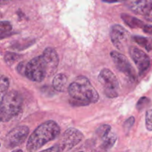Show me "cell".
Instances as JSON below:
<instances>
[{
	"label": "cell",
	"mask_w": 152,
	"mask_h": 152,
	"mask_svg": "<svg viewBox=\"0 0 152 152\" xmlns=\"http://www.w3.org/2000/svg\"><path fill=\"white\" fill-rule=\"evenodd\" d=\"M111 56L116 67L120 72L126 74L130 80H136V73L126 56L117 51H112Z\"/></svg>",
	"instance_id": "9"
},
{
	"label": "cell",
	"mask_w": 152,
	"mask_h": 152,
	"mask_svg": "<svg viewBox=\"0 0 152 152\" xmlns=\"http://www.w3.org/2000/svg\"><path fill=\"white\" fill-rule=\"evenodd\" d=\"M29 134V129L25 126H18L12 129L5 136L4 145L7 148H13L23 143Z\"/></svg>",
	"instance_id": "6"
},
{
	"label": "cell",
	"mask_w": 152,
	"mask_h": 152,
	"mask_svg": "<svg viewBox=\"0 0 152 152\" xmlns=\"http://www.w3.org/2000/svg\"><path fill=\"white\" fill-rule=\"evenodd\" d=\"M60 133L59 126L54 121H47L40 125L30 136L26 148L28 151H35L50 141L53 140Z\"/></svg>",
	"instance_id": "3"
},
{
	"label": "cell",
	"mask_w": 152,
	"mask_h": 152,
	"mask_svg": "<svg viewBox=\"0 0 152 152\" xmlns=\"http://www.w3.org/2000/svg\"><path fill=\"white\" fill-rule=\"evenodd\" d=\"M83 139V134L81 132L74 128H70L65 131L61 139L59 144V150L60 151H69L80 143Z\"/></svg>",
	"instance_id": "7"
},
{
	"label": "cell",
	"mask_w": 152,
	"mask_h": 152,
	"mask_svg": "<svg viewBox=\"0 0 152 152\" xmlns=\"http://www.w3.org/2000/svg\"><path fill=\"white\" fill-rule=\"evenodd\" d=\"M22 97L17 91H12L1 99L0 116L1 122H7L22 111Z\"/></svg>",
	"instance_id": "4"
},
{
	"label": "cell",
	"mask_w": 152,
	"mask_h": 152,
	"mask_svg": "<svg viewBox=\"0 0 152 152\" xmlns=\"http://www.w3.org/2000/svg\"><path fill=\"white\" fill-rule=\"evenodd\" d=\"M121 18L125 23L132 28H142L144 27L145 24L141 20L138 19L137 18L134 17V16H129V15L126 14V13H122Z\"/></svg>",
	"instance_id": "14"
},
{
	"label": "cell",
	"mask_w": 152,
	"mask_h": 152,
	"mask_svg": "<svg viewBox=\"0 0 152 152\" xmlns=\"http://www.w3.org/2000/svg\"><path fill=\"white\" fill-rule=\"evenodd\" d=\"M133 39L135 42L145 49L147 51L152 50V38L140 37V36H134Z\"/></svg>",
	"instance_id": "15"
},
{
	"label": "cell",
	"mask_w": 152,
	"mask_h": 152,
	"mask_svg": "<svg viewBox=\"0 0 152 152\" xmlns=\"http://www.w3.org/2000/svg\"><path fill=\"white\" fill-rule=\"evenodd\" d=\"M25 66H26V65H24L23 62H20V63H19V65L17 66V70L18 71H19V74H22V75H25Z\"/></svg>",
	"instance_id": "22"
},
{
	"label": "cell",
	"mask_w": 152,
	"mask_h": 152,
	"mask_svg": "<svg viewBox=\"0 0 152 152\" xmlns=\"http://www.w3.org/2000/svg\"><path fill=\"white\" fill-rule=\"evenodd\" d=\"M134 123V117H129L126 121H125L124 125H123L125 130H129V129L132 127Z\"/></svg>",
	"instance_id": "21"
},
{
	"label": "cell",
	"mask_w": 152,
	"mask_h": 152,
	"mask_svg": "<svg viewBox=\"0 0 152 152\" xmlns=\"http://www.w3.org/2000/svg\"><path fill=\"white\" fill-rule=\"evenodd\" d=\"M96 134L101 139L100 147L103 150H109L112 148L117 141V135L112 132L111 127L108 125L100 126L96 131Z\"/></svg>",
	"instance_id": "11"
},
{
	"label": "cell",
	"mask_w": 152,
	"mask_h": 152,
	"mask_svg": "<svg viewBox=\"0 0 152 152\" xmlns=\"http://www.w3.org/2000/svg\"><path fill=\"white\" fill-rule=\"evenodd\" d=\"M111 39L118 50H124L129 40V32L121 25H114L111 28Z\"/></svg>",
	"instance_id": "10"
},
{
	"label": "cell",
	"mask_w": 152,
	"mask_h": 152,
	"mask_svg": "<svg viewBox=\"0 0 152 152\" xmlns=\"http://www.w3.org/2000/svg\"><path fill=\"white\" fill-rule=\"evenodd\" d=\"M9 87V80L7 77L5 76H1V81H0V99H2L4 96V95L7 94V89Z\"/></svg>",
	"instance_id": "16"
},
{
	"label": "cell",
	"mask_w": 152,
	"mask_h": 152,
	"mask_svg": "<svg viewBox=\"0 0 152 152\" xmlns=\"http://www.w3.org/2000/svg\"><path fill=\"white\" fill-rule=\"evenodd\" d=\"M68 93L72 98L71 104L88 105L99 100V94L86 77L80 76L68 86Z\"/></svg>",
	"instance_id": "2"
},
{
	"label": "cell",
	"mask_w": 152,
	"mask_h": 152,
	"mask_svg": "<svg viewBox=\"0 0 152 152\" xmlns=\"http://www.w3.org/2000/svg\"><path fill=\"white\" fill-rule=\"evenodd\" d=\"M145 126L147 130L152 131V109L147 111L145 114Z\"/></svg>",
	"instance_id": "20"
},
{
	"label": "cell",
	"mask_w": 152,
	"mask_h": 152,
	"mask_svg": "<svg viewBox=\"0 0 152 152\" xmlns=\"http://www.w3.org/2000/svg\"><path fill=\"white\" fill-rule=\"evenodd\" d=\"M126 1V0H102V1L107 3H115V2H119V1Z\"/></svg>",
	"instance_id": "24"
},
{
	"label": "cell",
	"mask_w": 152,
	"mask_h": 152,
	"mask_svg": "<svg viewBox=\"0 0 152 152\" xmlns=\"http://www.w3.org/2000/svg\"><path fill=\"white\" fill-rule=\"evenodd\" d=\"M12 30L11 24L7 21H2L0 24V34H1V39L3 38L4 34L10 32Z\"/></svg>",
	"instance_id": "18"
},
{
	"label": "cell",
	"mask_w": 152,
	"mask_h": 152,
	"mask_svg": "<svg viewBox=\"0 0 152 152\" xmlns=\"http://www.w3.org/2000/svg\"><path fill=\"white\" fill-rule=\"evenodd\" d=\"M130 55L137 67L140 75H142L150 65L149 56L145 52L135 47L130 48Z\"/></svg>",
	"instance_id": "12"
},
{
	"label": "cell",
	"mask_w": 152,
	"mask_h": 152,
	"mask_svg": "<svg viewBox=\"0 0 152 152\" xmlns=\"http://www.w3.org/2000/svg\"><path fill=\"white\" fill-rule=\"evenodd\" d=\"M142 30L145 33L147 34H152V25H145L144 27L142 28Z\"/></svg>",
	"instance_id": "23"
},
{
	"label": "cell",
	"mask_w": 152,
	"mask_h": 152,
	"mask_svg": "<svg viewBox=\"0 0 152 152\" xmlns=\"http://www.w3.org/2000/svg\"><path fill=\"white\" fill-rule=\"evenodd\" d=\"M150 103V99L147 97H142L139 99L137 104V108L140 111L142 110L145 109L146 107L149 105Z\"/></svg>",
	"instance_id": "19"
},
{
	"label": "cell",
	"mask_w": 152,
	"mask_h": 152,
	"mask_svg": "<svg viewBox=\"0 0 152 152\" xmlns=\"http://www.w3.org/2000/svg\"><path fill=\"white\" fill-rule=\"evenodd\" d=\"M127 5L136 14L152 22V0H126Z\"/></svg>",
	"instance_id": "8"
},
{
	"label": "cell",
	"mask_w": 152,
	"mask_h": 152,
	"mask_svg": "<svg viewBox=\"0 0 152 152\" xmlns=\"http://www.w3.org/2000/svg\"><path fill=\"white\" fill-rule=\"evenodd\" d=\"M98 80L104 87L105 94L108 97L115 98L118 96V80L112 71L107 68L102 69L98 76Z\"/></svg>",
	"instance_id": "5"
},
{
	"label": "cell",
	"mask_w": 152,
	"mask_h": 152,
	"mask_svg": "<svg viewBox=\"0 0 152 152\" xmlns=\"http://www.w3.org/2000/svg\"><path fill=\"white\" fill-rule=\"evenodd\" d=\"M20 55L16 53H12V52H7L4 55V61L9 65H12L15 62L18 60L20 58Z\"/></svg>",
	"instance_id": "17"
},
{
	"label": "cell",
	"mask_w": 152,
	"mask_h": 152,
	"mask_svg": "<svg viewBox=\"0 0 152 152\" xmlns=\"http://www.w3.org/2000/svg\"><path fill=\"white\" fill-rule=\"evenodd\" d=\"M68 83V78L63 74H59L53 77L52 85L56 91L63 92L66 90V86Z\"/></svg>",
	"instance_id": "13"
},
{
	"label": "cell",
	"mask_w": 152,
	"mask_h": 152,
	"mask_svg": "<svg viewBox=\"0 0 152 152\" xmlns=\"http://www.w3.org/2000/svg\"><path fill=\"white\" fill-rule=\"evenodd\" d=\"M58 64L59 56L56 51L51 48H48L42 54L27 63L25 76L31 81L39 83L56 72Z\"/></svg>",
	"instance_id": "1"
}]
</instances>
